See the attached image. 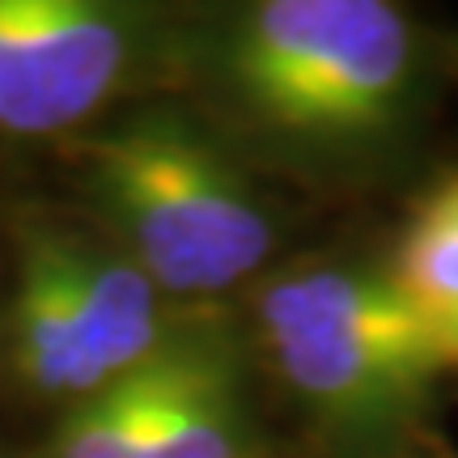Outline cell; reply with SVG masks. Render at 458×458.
<instances>
[{
    "label": "cell",
    "instance_id": "obj_1",
    "mask_svg": "<svg viewBox=\"0 0 458 458\" xmlns=\"http://www.w3.org/2000/svg\"><path fill=\"white\" fill-rule=\"evenodd\" d=\"M182 60L229 136L301 170H352L411 128L425 51L386 0H259Z\"/></svg>",
    "mask_w": 458,
    "mask_h": 458
},
{
    "label": "cell",
    "instance_id": "obj_2",
    "mask_svg": "<svg viewBox=\"0 0 458 458\" xmlns=\"http://www.w3.org/2000/svg\"><path fill=\"white\" fill-rule=\"evenodd\" d=\"M77 187L114 246L170 297H216L272 259L276 221L208 123L140 106L68 136Z\"/></svg>",
    "mask_w": 458,
    "mask_h": 458
},
{
    "label": "cell",
    "instance_id": "obj_3",
    "mask_svg": "<svg viewBox=\"0 0 458 458\" xmlns=\"http://www.w3.org/2000/svg\"><path fill=\"white\" fill-rule=\"evenodd\" d=\"M255 323L280 382L335 442L382 445L433 408L445 365L391 267L280 272L259 289Z\"/></svg>",
    "mask_w": 458,
    "mask_h": 458
},
{
    "label": "cell",
    "instance_id": "obj_4",
    "mask_svg": "<svg viewBox=\"0 0 458 458\" xmlns=\"http://www.w3.org/2000/svg\"><path fill=\"white\" fill-rule=\"evenodd\" d=\"M153 55V17L140 9L0 0V136H81Z\"/></svg>",
    "mask_w": 458,
    "mask_h": 458
},
{
    "label": "cell",
    "instance_id": "obj_5",
    "mask_svg": "<svg viewBox=\"0 0 458 458\" xmlns=\"http://www.w3.org/2000/svg\"><path fill=\"white\" fill-rule=\"evenodd\" d=\"M9 335H13V365L21 382L38 399L81 403L111 377L89 352V340L77 318L72 284L64 267L60 225L30 216L17 233V284L9 301Z\"/></svg>",
    "mask_w": 458,
    "mask_h": 458
},
{
    "label": "cell",
    "instance_id": "obj_6",
    "mask_svg": "<svg viewBox=\"0 0 458 458\" xmlns=\"http://www.w3.org/2000/svg\"><path fill=\"white\" fill-rule=\"evenodd\" d=\"M148 458H255L242 357L225 331L187 327L165 344Z\"/></svg>",
    "mask_w": 458,
    "mask_h": 458
},
{
    "label": "cell",
    "instance_id": "obj_7",
    "mask_svg": "<svg viewBox=\"0 0 458 458\" xmlns=\"http://www.w3.org/2000/svg\"><path fill=\"white\" fill-rule=\"evenodd\" d=\"M60 246H64L77 318H81V331L102 374L114 382V377L148 365L174 340V331H165L162 306H157L162 289L119 246L111 250L68 225H60Z\"/></svg>",
    "mask_w": 458,
    "mask_h": 458
},
{
    "label": "cell",
    "instance_id": "obj_8",
    "mask_svg": "<svg viewBox=\"0 0 458 458\" xmlns=\"http://www.w3.org/2000/svg\"><path fill=\"white\" fill-rule=\"evenodd\" d=\"M391 276L442 365H458V174L437 182L411 213L391 259Z\"/></svg>",
    "mask_w": 458,
    "mask_h": 458
},
{
    "label": "cell",
    "instance_id": "obj_9",
    "mask_svg": "<svg viewBox=\"0 0 458 458\" xmlns=\"http://www.w3.org/2000/svg\"><path fill=\"white\" fill-rule=\"evenodd\" d=\"M162 352L72 403L51 437L47 458H148L162 403Z\"/></svg>",
    "mask_w": 458,
    "mask_h": 458
}]
</instances>
